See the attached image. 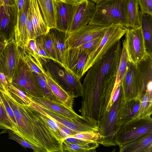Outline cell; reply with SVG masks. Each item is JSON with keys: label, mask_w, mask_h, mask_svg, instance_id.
Masks as SVG:
<instances>
[{"label": "cell", "mask_w": 152, "mask_h": 152, "mask_svg": "<svg viewBox=\"0 0 152 152\" xmlns=\"http://www.w3.org/2000/svg\"><path fill=\"white\" fill-rule=\"evenodd\" d=\"M146 13L152 15V0H142Z\"/></svg>", "instance_id": "cell-46"}, {"label": "cell", "mask_w": 152, "mask_h": 152, "mask_svg": "<svg viewBox=\"0 0 152 152\" xmlns=\"http://www.w3.org/2000/svg\"><path fill=\"white\" fill-rule=\"evenodd\" d=\"M141 90V97L146 91L152 94V55L148 51L137 65Z\"/></svg>", "instance_id": "cell-19"}, {"label": "cell", "mask_w": 152, "mask_h": 152, "mask_svg": "<svg viewBox=\"0 0 152 152\" xmlns=\"http://www.w3.org/2000/svg\"><path fill=\"white\" fill-rule=\"evenodd\" d=\"M129 61L128 56L124 40L121 54L116 76L115 84L120 83L126 74L127 69Z\"/></svg>", "instance_id": "cell-33"}, {"label": "cell", "mask_w": 152, "mask_h": 152, "mask_svg": "<svg viewBox=\"0 0 152 152\" xmlns=\"http://www.w3.org/2000/svg\"><path fill=\"white\" fill-rule=\"evenodd\" d=\"M152 132V118L151 117L138 118L118 127L115 142L119 145L131 141L146 133Z\"/></svg>", "instance_id": "cell-4"}, {"label": "cell", "mask_w": 152, "mask_h": 152, "mask_svg": "<svg viewBox=\"0 0 152 152\" xmlns=\"http://www.w3.org/2000/svg\"><path fill=\"white\" fill-rule=\"evenodd\" d=\"M2 93L16 120V134L26 141L43 148L47 152H62L61 144L39 112L29 105L18 102L8 90Z\"/></svg>", "instance_id": "cell-2"}, {"label": "cell", "mask_w": 152, "mask_h": 152, "mask_svg": "<svg viewBox=\"0 0 152 152\" xmlns=\"http://www.w3.org/2000/svg\"><path fill=\"white\" fill-rule=\"evenodd\" d=\"M26 30L29 40L36 38L33 25L31 20L28 8V10Z\"/></svg>", "instance_id": "cell-41"}, {"label": "cell", "mask_w": 152, "mask_h": 152, "mask_svg": "<svg viewBox=\"0 0 152 152\" xmlns=\"http://www.w3.org/2000/svg\"><path fill=\"white\" fill-rule=\"evenodd\" d=\"M122 50L120 40L87 71L82 84L81 107L79 110L82 116L99 120L101 95L105 86L116 80Z\"/></svg>", "instance_id": "cell-1"}, {"label": "cell", "mask_w": 152, "mask_h": 152, "mask_svg": "<svg viewBox=\"0 0 152 152\" xmlns=\"http://www.w3.org/2000/svg\"><path fill=\"white\" fill-rule=\"evenodd\" d=\"M96 4L90 0H82L77 4L67 33L75 31L89 24L94 14Z\"/></svg>", "instance_id": "cell-16"}, {"label": "cell", "mask_w": 152, "mask_h": 152, "mask_svg": "<svg viewBox=\"0 0 152 152\" xmlns=\"http://www.w3.org/2000/svg\"><path fill=\"white\" fill-rule=\"evenodd\" d=\"M36 44L37 48V54L40 58H43L50 59L45 49L41 37V35L35 38Z\"/></svg>", "instance_id": "cell-39"}, {"label": "cell", "mask_w": 152, "mask_h": 152, "mask_svg": "<svg viewBox=\"0 0 152 152\" xmlns=\"http://www.w3.org/2000/svg\"><path fill=\"white\" fill-rule=\"evenodd\" d=\"M102 37H100L94 39L78 47L86 51L89 56L97 48Z\"/></svg>", "instance_id": "cell-38"}, {"label": "cell", "mask_w": 152, "mask_h": 152, "mask_svg": "<svg viewBox=\"0 0 152 152\" xmlns=\"http://www.w3.org/2000/svg\"><path fill=\"white\" fill-rule=\"evenodd\" d=\"M89 24L105 27L119 24L129 28L124 0H103L96 5Z\"/></svg>", "instance_id": "cell-3"}, {"label": "cell", "mask_w": 152, "mask_h": 152, "mask_svg": "<svg viewBox=\"0 0 152 152\" xmlns=\"http://www.w3.org/2000/svg\"><path fill=\"white\" fill-rule=\"evenodd\" d=\"M56 14V28L67 33L73 19L78 3L53 0Z\"/></svg>", "instance_id": "cell-13"}, {"label": "cell", "mask_w": 152, "mask_h": 152, "mask_svg": "<svg viewBox=\"0 0 152 152\" xmlns=\"http://www.w3.org/2000/svg\"><path fill=\"white\" fill-rule=\"evenodd\" d=\"M2 3H3L2 0H0V4H1Z\"/></svg>", "instance_id": "cell-54"}, {"label": "cell", "mask_w": 152, "mask_h": 152, "mask_svg": "<svg viewBox=\"0 0 152 152\" xmlns=\"http://www.w3.org/2000/svg\"><path fill=\"white\" fill-rule=\"evenodd\" d=\"M0 102L1 103V104H3V102L1 100V98L0 96Z\"/></svg>", "instance_id": "cell-53"}, {"label": "cell", "mask_w": 152, "mask_h": 152, "mask_svg": "<svg viewBox=\"0 0 152 152\" xmlns=\"http://www.w3.org/2000/svg\"><path fill=\"white\" fill-rule=\"evenodd\" d=\"M127 28L119 24L113 25L106 31L96 49L88 57L83 75L98 60L102 58L125 34Z\"/></svg>", "instance_id": "cell-5"}, {"label": "cell", "mask_w": 152, "mask_h": 152, "mask_svg": "<svg viewBox=\"0 0 152 152\" xmlns=\"http://www.w3.org/2000/svg\"><path fill=\"white\" fill-rule=\"evenodd\" d=\"M48 33L52 40L55 51L56 62L64 68L65 67V38L66 33L56 28H50Z\"/></svg>", "instance_id": "cell-23"}, {"label": "cell", "mask_w": 152, "mask_h": 152, "mask_svg": "<svg viewBox=\"0 0 152 152\" xmlns=\"http://www.w3.org/2000/svg\"><path fill=\"white\" fill-rule=\"evenodd\" d=\"M8 136L9 139L14 140L23 147L32 149L34 152H47L43 148L26 141L13 132H9Z\"/></svg>", "instance_id": "cell-35"}, {"label": "cell", "mask_w": 152, "mask_h": 152, "mask_svg": "<svg viewBox=\"0 0 152 152\" xmlns=\"http://www.w3.org/2000/svg\"><path fill=\"white\" fill-rule=\"evenodd\" d=\"M98 143L92 142L89 144L80 145L72 144L63 141L62 145V152H96L99 146Z\"/></svg>", "instance_id": "cell-30"}, {"label": "cell", "mask_w": 152, "mask_h": 152, "mask_svg": "<svg viewBox=\"0 0 152 152\" xmlns=\"http://www.w3.org/2000/svg\"><path fill=\"white\" fill-rule=\"evenodd\" d=\"M141 27L147 50L152 55V15L141 13Z\"/></svg>", "instance_id": "cell-27"}, {"label": "cell", "mask_w": 152, "mask_h": 152, "mask_svg": "<svg viewBox=\"0 0 152 152\" xmlns=\"http://www.w3.org/2000/svg\"><path fill=\"white\" fill-rule=\"evenodd\" d=\"M19 49L24 61L30 70L32 72L44 75L46 70L43 68L40 57L38 56H31L25 50Z\"/></svg>", "instance_id": "cell-29"}, {"label": "cell", "mask_w": 152, "mask_h": 152, "mask_svg": "<svg viewBox=\"0 0 152 152\" xmlns=\"http://www.w3.org/2000/svg\"><path fill=\"white\" fill-rule=\"evenodd\" d=\"M12 83L28 94L44 97L37 86L32 71L24 61L20 52L18 69Z\"/></svg>", "instance_id": "cell-10"}, {"label": "cell", "mask_w": 152, "mask_h": 152, "mask_svg": "<svg viewBox=\"0 0 152 152\" xmlns=\"http://www.w3.org/2000/svg\"><path fill=\"white\" fill-rule=\"evenodd\" d=\"M44 76L47 83L54 95L64 106L69 109H73L74 97L64 89L47 70L46 71Z\"/></svg>", "instance_id": "cell-24"}, {"label": "cell", "mask_w": 152, "mask_h": 152, "mask_svg": "<svg viewBox=\"0 0 152 152\" xmlns=\"http://www.w3.org/2000/svg\"><path fill=\"white\" fill-rule=\"evenodd\" d=\"M140 99L136 98L121 100L116 120V129L119 126L138 118Z\"/></svg>", "instance_id": "cell-17"}, {"label": "cell", "mask_w": 152, "mask_h": 152, "mask_svg": "<svg viewBox=\"0 0 152 152\" xmlns=\"http://www.w3.org/2000/svg\"><path fill=\"white\" fill-rule=\"evenodd\" d=\"M63 141L72 144L80 145H86L94 142L71 137H66Z\"/></svg>", "instance_id": "cell-44"}, {"label": "cell", "mask_w": 152, "mask_h": 152, "mask_svg": "<svg viewBox=\"0 0 152 152\" xmlns=\"http://www.w3.org/2000/svg\"><path fill=\"white\" fill-rule=\"evenodd\" d=\"M41 37L46 53L50 57V59L56 62V56L53 45L48 33L41 35Z\"/></svg>", "instance_id": "cell-37"}, {"label": "cell", "mask_w": 152, "mask_h": 152, "mask_svg": "<svg viewBox=\"0 0 152 152\" xmlns=\"http://www.w3.org/2000/svg\"><path fill=\"white\" fill-rule=\"evenodd\" d=\"M23 50L31 56H38L35 38L29 40L26 48Z\"/></svg>", "instance_id": "cell-43"}, {"label": "cell", "mask_w": 152, "mask_h": 152, "mask_svg": "<svg viewBox=\"0 0 152 152\" xmlns=\"http://www.w3.org/2000/svg\"><path fill=\"white\" fill-rule=\"evenodd\" d=\"M44 20L49 28H56V14L53 0H37Z\"/></svg>", "instance_id": "cell-26"}, {"label": "cell", "mask_w": 152, "mask_h": 152, "mask_svg": "<svg viewBox=\"0 0 152 152\" xmlns=\"http://www.w3.org/2000/svg\"><path fill=\"white\" fill-rule=\"evenodd\" d=\"M8 82L5 75L0 71V91L4 92L8 90Z\"/></svg>", "instance_id": "cell-45"}, {"label": "cell", "mask_w": 152, "mask_h": 152, "mask_svg": "<svg viewBox=\"0 0 152 152\" xmlns=\"http://www.w3.org/2000/svg\"><path fill=\"white\" fill-rule=\"evenodd\" d=\"M55 121L57 123L58 128L60 131L61 135L64 140L68 137L79 133L67 127L59 122Z\"/></svg>", "instance_id": "cell-42"}, {"label": "cell", "mask_w": 152, "mask_h": 152, "mask_svg": "<svg viewBox=\"0 0 152 152\" xmlns=\"http://www.w3.org/2000/svg\"><path fill=\"white\" fill-rule=\"evenodd\" d=\"M28 10L36 38L47 33L50 28L44 20L37 0H29Z\"/></svg>", "instance_id": "cell-22"}, {"label": "cell", "mask_w": 152, "mask_h": 152, "mask_svg": "<svg viewBox=\"0 0 152 152\" xmlns=\"http://www.w3.org/2000/svg\"><path fill=\"white\" fill-rule=\"evenodd\" d=\"M0 96L6 110L12 121L14 125L16 128V132L17 124L13 110L5 97L3 93L1 91H0Z\"/></svg>", "instance_id": "cell-40"}, {"label": "cell", "mask_w": 152, "mask_h": 152, "mask_svg": "<svg viewBox=\"0 0 152 152\" xmlns=\"http://www.w3.org/2000/svg\"><path fill=\"white\" fill-rule=\"evenodd\" d=\"M29 3V0H26L21 10L18 12L15 28V40L18 48L22 49H25L28 41L26 23Z\"/></svg>", "instance_id": "cell-18"}, {"label": "cell", "mask_w": 152, "mask_h": 152, "mask_svg": "<svg viewBox=\"0 0 152 152\" xmlns=\"http://www.w3.org/2000/svg\"><path fill=\"white\" fill-rule=\"evenodd\" d=\"M7 42L2 34L0 33V56Z\"/></svg>", "instance_id": "cell-47"}, {"label": "cell", "mask_w": 152, "mask_h": 152, "mask_svg": "<svg viewBox=\"0 0 152 152\" xmlns=\"http://www.w3.org/2000/svg\"><path fill=\"white\" fill-rule=\"evenodd\" d=\"M31 100L33 104L42 111L48 117L72 130L79 133L90 131L98 132L99 131V122L95 119L86 117L83 120L78 121L70 118L47 109Z\"/></svg>", "instance_id": "cell-8"}, {"label": "cell", "mask_w": 152, "mask_h": 152, "mask_svg": "<svg viewBox=\"0 0 152 152\" xmlns=\"http://www.w3.org/2000/svg\"><path fill=\"white\" fill-rule=\"evenodd\" d=\"M89 56L88 53L79 47L67 48L65 52V68L80 79Z\"/></svg>", "instance_id": "cell-15"}, {"label": "cell", "mask_w": 152, "mask_h": 152, "mask_svg": "<svg viewBox=\"0 0 152 152\" xmlns=\"http://www.w3.org/2000/svg\"><path fill=\"white\" fill-rule=\"evenodd\" d=\"M110 26L88 24L73 32L66 33L64 42L66 49L77 47L94 39L103 37Z\"/></svg>", "instance_id": "cell-9"}, {"label": "cell", "mask_w": 152, "mask_h": 152, "mask_svg": "<svg viewBox=\"0 0 152 152\" xmlns=\"http://www.w3.org/2000/svg\"><path fill=\"white\" fill-rule=\"evenodd\" d=\"M9 130L16 133V129L3 104L0 102V129Z\"/></svg>", "instance_id": "cell-34"}, {"label": "cell", "mask_w": 152, "mask_h": 152, "mask_svg": "<svg viewBox=\"0 0 152 152\" xmlns=\"http://www.w3.org/2000/svg\"><path fill=\"white\" fill-rule=\"evenodd\" d=\"M121 91L117 99L111 105L108 111L100 118L99 133L101 137V145L105 147L116 146L115 137L116 132V120L120 104Z\"/></svg>", "instance_id": "cell-6"}, {"label": "cell", "mask_w": 152, "mask_h": 152, "mask_svg": "<svg viewBox=\"0 0 152 152\" xmlns=\"http://www.w3.org/2000/svg\"><path fill=\"white\" fill-rule=\"evenodd\" d=\"M17 13L15 4L13 6L4 3L0 5V33L8 42L15 39Z\"/></svg>", "instance_id": "cell-14"}, {"label": "cell", "mask_w": 152, "mask_h": 152, "mask_svg": "<svg viewBox=\"0 0 152 152\" xmlns=\"http://www.w3.org/2000/svg\"><path fill=\"white\" fill-rule=\"evenodd\" d=\"M7 90L11 96L19 103L28 105L30 104L31 101L28 95L16 85L8 82Z\"/></svg>", "instance_id": "cell-31"}, {"label": "cell", "mask_w": 152, "mask_h": 152, "mask_svg": "<svg viewBox=\"0 0 152 152\" xmlns=\"http://www.w3.org/2000/svg\"><path fill=\"white\" fill-rule=\"evenodd\" d=\"M138 3L141 13H146V10L142 0H136Z\"/></svg>", "instance_id": "cell-49"}, {"label": "cell", "mask_w": 152, "mask_h": 152, "mask_svg": "<svg viewBox=\"0 0 152 152\" xmlns=\"http://www.w3.org/2000/svg\"><path fill=\"white\" fill-rule=\"evenodd\" d=\"M94 3L96 5L97 4L103 0H90Z\"/></svg>", "instance_id": "cell-52"}, {"label": "cell", "mask_w": 152, "mask_h": 152, "mask_svg": "<svg viewBox=\"0 0 152 152\" xmlns=\"http://www.w3.org/2000/svg\"><path fill=\"white\" fill-rule=\"evenodd\" d=\"M118 146L120 152H152V132Z\"/></svg>", "instance_id": "cell-21"}, {"label": "cell", "mask_w": 152, "mask_h": 152, "mask_svg": "<svg viewBox=\"0 0 152 152\" xmlns=\"http://www.w3.org/2000/svg\"><path fill=\"white\" fill-rule=\"evenodd\" d=\"M64 1H70L74 3H78L82 0H62Z\"/></svg>", "instance_id": "cell-51"}, {"label": "cell", "mask_w": 152, "mask_h": 152, "mask_svg": "<svg viewBox=\"0 0 152 152\" xmlns=\"http://www.w3.org/2000/svg\"><path fill=\"white\" fill-rule=\"evenodd\" d=\"M129 28H136L141 26V13L136 0H124Z\"/></svg>", "instance_id": "cell-25"}, {"label": "cell", "mask_w": 152, "mask_h": 152, "mask_svg": "<svg viewBox=\"0 0 152 152\" xmlns=\"http://www.w3.org/2000/svg\"><path fill=\"white\" fill-rule=\"evenodd\" d=\"M152 114V94L146 91L140 99L138 118L151 117Z\"/></svg>", "instance_id": "cell-32"}, {"label": "cell", "mask_w": 152, "mask_h": 152, "mask_svg": "<svg viewBox=\"0 0 152 152\" xmlns=\"http://www.w3.org/2000/svg\"><path fill=\"white\" fill-rule=\"evenodd\" d=\"M32 73L37 86L42 94L44 97L63 105L52 92L46 82L45 76L34 72H32Z\"/></svg>", "instance_id": "cell-28"}, {"label": "cell", "mask_w": 152, "mask_h": 152, "mask_svg": "<svg viewBox=\"0 0 152 152\" xmlns=\"http://www.w3.org/2000/svg\"><path fill=\"white\" fill-rule=\"evenodd\" d=\"M69 137L96 142L99 144H101V137L98 132L90 131L80 132Z\"/></svg>", "instance_id": "cell-36"}, {"label": "cell", "mask_w": 152, "mask_h": 152, "mask_svg": "<svg viewBox=\"0 0 152 152\" xmlns=\"http://www.w3.org/2000/svg\"><path fill=\"white\" fill-rule=\"evenodd\" d=\"M26 0H15V4L17 7L18 12L21 10Z\"/></svg>", "instance_id": "cell-48"}, {"label": "cell", "mask_w": 152, "mask_h": 152, "mask_svg": "<svg viewBox=\"0 0 152 152\" xmlns=\"http://www.w3.org/2000/svg\"><path fill=\"white\" fill-rule=\"evenodd\" d=\"M4 4L10 5L13 6L15 5V0H2Z\"/></svg>", "instance_id": "cell-50"}, {"label": "cell", "mask_w": 152, "mask_h": 152, "mask_svg": "<svg viewBox=\"0 0 152 152\" xmlns=\"http://www.w3.org/2000/svg\"><path fill=\"white\" fill-rule=\"evenodd\" d=\"M124 41L129 62L137 66L146 56L147 50L141 26L136 28H127Z\"/></svg>", "instance_id": "cell-7"}, {"label": "cell", "mask_w": 152, "mask_h": 152, "mask_svg": "<svg viewBox=\"0 0 152 152\" xmlns=\"http://www.w3.org/2000/svg\"><path fill=\"white\" fill-rule=\"evenodd\" d=\"M121 99L125 100L141 97L139 74L137 66L129 62L127 72L121 82Z\"/></svg>", "instance_id": "cell-12"}, {"label": "cell", "mask_w": 152, "mask_h": 152, "mask_svg": "<svg viewBox=\"0 0 152 152\" xmlns=\"http://www.w3.org/2000/svg\"><path fill=\"white\" fill-rule=\"evenodd\" d=\"M30 98L40 105L54 112L70 118L81 121L87 117L78 115L73 109H71L44 97H39L28 94Z\"/></svg>", "instance_id": "cell-20"}, {"label": "cell", "mask_w": 152, "mask_h": 152, "mask_svg": "<svg viewBox=\"0 0 152 152\" xmlns=\"http://www.w3.org/2000/svg\"><path fill=\"white\" fill-rule=\"evenodd\" d=\"M20 52L15 39L8 42L0 56V71L12 83L18 66Z\"/></svg>", "instance_id": "cell-11"}]
</instances>
